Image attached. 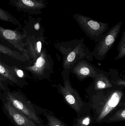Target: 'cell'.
<instances>
[{
	"label": "cell",
	"instance_id": "obj_11",
	"mask_svg": "<svg viewBox=\"0 0 125 126\" xmlns=\"http://www.w3.org/2000/svg\"><path fill=\"white\" fill-rule=\"evenodd\" d=\"M46 39L45 36H26L25 45L29 59V64L28 65H32L40 56L43 48L46 44Z\"/></svg>",
	"mask_w": 125,
	"mask_h": 126
},
{
	"label": "cell",
	"instance_id": "obj_24",
	"mask_svg": "<svg viewBox=\"0 0 125 126\" xmlns=\"http://www.w3.org/2000/svg\"><path fill=\"white\" fill-rule=\"evenodd\" d=\"M37 1H45V0H35Z\"/></svg>",
	"mask_w": 125,
	"mask_h": 126
},
{
	"label": "cell",
	"instance_id": "obj_17",
	"mask_svg": "<svg viewBox=\"0 0 125 126\" xmlns=\"http://www.w3.org/2000/svg\"><path fill=\"white\" fill-rule=\"evenodd\" d=\"M94 123L91 111H87L74 119L73 126H90Z\"/></svg>",
	"mask_w": 125,
	"mask_h": 126
},
{
	"label": "cell",
	"instance_id": "obj_1",
	"mask_svg": "<svg viewBox=\"0 0 125 126\" xmlns=\"http://www.w3.org/2000/svg\"><path fill=\"white\" fill-rule=\"evenodd\" d=\"M125 90L114 86L97 92H86L94 123H105L116 109L125 103Z\"/></svg>",
	"mask_w": 125,
	"mask_h": 126
},
{
	"label": "cell",
	"instance_id": "obj_6",
	"mask_svg": "<svg viewBox=\"0 0 125 126\" xmlns=\"http://www.w3.org/2000/svg\"><path fill=\"white\" fill-rule=\"evenodd\" d=\"M75 20L86 36L91 40L97 43L108 30V24L100 22L92 18L75 13L73 16Z\"/></svg>",
	"mask_w": 125,
	"mask_h": 126
},
{
	"label": "cell",
	"instance_id": "obj_3",
	"mask_svg": "<svg viewBox=\"0 0 125 126\" xmlns=\"http://www.w3.org/2000/svg\"><path fill=\"white\" fill-rule=\"evenodd\" d=\"M70 73L69 70L63 69L61 73L63 85L59 83L53 86L57 89L67 104L76 112L77 116H79L91 109L88 102L83 101L78 92L72 86L70 80Z\"/></svg>",
	"mask_w": 125,
	"mask_h": 126
},
{
	"label": "cell",
	"instance_id": "obj_5",
	"mask_svg": "<svg viewBox=\"0 0 125 126\" xmlns=\"http://www.w3.org/2000/svg\"><path fill=\"white\" fill-rule=\"evenodd\" d=\"M29 74L36 80H42L50 79L54 73V63L51 55L43 47L40 56L31 66L22 64Z\"/></svg>",
	"mask_w": 125,
	"mask_h": 126
},
{
	"label": "cell",
	"instance_id": "obj_15",
	"mask_svg": "<svg viewBox=\"0 0 125 126\" xmlns=\"http://www.w3.org/2000/svg\"><path fill=\"white\" fill-rule=\"evenodd\" d=\"M0 76L7 81L9 85L13 86L23 88L28 84L17 78L13 73L10 65L5 63L0 59Z\"/></svg>",
	"mask_w": 125,
	"mask_h": 126
},
{
	"label": "cell",
	"instance_id": "obj_22",
	"mask_svg": "<svg viewBox=\"0 0 125 126\" xmlns=\"http://www.w3.org/2000/svg\"><path fill=\"white\" fill-rule=\"evenodd\" d=\"M117 50L118 51V54L117 56L114 58V60H117L125 57V30H124L123 33Z\"/></svg>",
	"mask_w": 125,
	"mask_h": 126
},
{
	"label": "cell",
	"instance_id": "obj_10",
	"mask_svg": "<svg viewBox=\"0 0 125 126\" xmlns=\"http://www.w3.org/2000/svg\"><path fill=\"white\" fill-rule=\"evenodd\" d=\"M101 70L85 59L78 61L69 69L70 73H73L80 81L88 78L93 79Z\"/></svg>",
	"mask_w": 125,
	"mask_h": 126
},
{
	"label": "cell",
	"instance_id": "obj_8",
	"mask_svg": "<svg viewBox=\"0 0 125 126\" xmlns=\"http://www.w3.org/2000/svg\"><path fill=\"white\" fill-rule=\"evenodd\" d=\"M26 35L21 30L6 29L0 26V42L20 52L29 60L26 49L25 40Z\"/></svg>",
	"mask_w": 125,
	"mask_h": 126
},
{
	"label": "cell",
	"instance_id": "obj_7",
	"mask_svg": "<svg viewBox=\"0 0 125 126\" xmlns=\"http://www.w3.org/2000/svg\"><path fill=\"white\" fill-rule=\"evenodd\" d=\"M122 24L123 21H120L105 33L92 51L94 58L100 61L105 59L116 40Z\"/></svg>",
	"mask_w": 125,
	"mask_h": 126
},
{
	"label": "cell",
	"instance_id": "obj_21",
	"mask_svg": "<svg viewBox=\"0 0 125 126\" xmlns=\"http://www.w3.org/2000/svg\"><path fill=\"white\" fill-rule=\"evenodd\" d=\"M0 20L5 22L10 23L18 27V29L20 30L22 25L20 22L9 12L3 9L0 7Z\"/></svg>",
	"mask_w": 125,
	"mask_h": 126
},
{
	"label": "cell",
	"instance_id": "obj_13",
	"mask_svg": "<svg viewBox=\"0 0 125 126\" xmlns=\"http://www.w3.org/2000/svg\"><path fill=\"white\" fill-rule=\"evenodd\" d=\"M92 80L93 82L86 89V92H97L115 86L108 72L102 70Z\"/></svg>",
	"mask_w": 125,
	"mask_h": 126
},
{
	"label": "cell",
	"instance_id": "obj_23",
	"mask_svg": "<svg viewBox=\"0 0 125 126\" xmlns=\"http://www.w3.org/2000/svg\"><path fill=\"white\" fill-rule=\"evenodd\" d=\"M9 84L6 80L0 76V90L2 92H4L9 89Z\"/></svg>",
	"mask_w": 125,
	"mask_h": 126
},
{
	"label": "cell",
	"instance_id": "obj_4",
	"mask_svg": "<svg viewBox=\"0 0 125 126\" xmlns=\"http://www.w3.org/2000/svg\"><path fill=\"white\" fill-rule=\"evenodd\" d=\"M8 90L0 93V97L9 101L17 110L31 119L39 126H45L37 114L34 105L20 90Z\"/></svg>",
	"mask_w": 125,
	"mask_h": 126
},
{
	"label": "cell",
	"instance_id": "obj_19",
	"mask_svg": "<svg viewBox=\"0 0 125 126\" xmlns=\"http://www.w3.org/2000/svg\"><path fill=\"white\" fill-rule=\"evenodd\" d=\"M42 114L47 119V126H68L51 111L43 109Z\"/></svg>",
	"mask_w": 125,
	"mask_h": 126
},
{
	"label": "cell",
	"instance_id": "obj_2",
	"mask_svg": "<svg viewBox=\"0 0 125 126\" xmlns=\"http://www.w3.org/2000/svg\"><path fill=\"white\" fill-rule=\"evenodd\" d=\"M54 47L62 55L63 69L69 70L75 63L81 59L90 62L94 59L92 52L85 44L83 38L56 43Z\"/></svg>",
	"mask_w": 125,
	"mask_h": 126
},
{
	"label": "cell",
	"instance_id": "obj_25",
	"mask_svg": "<svg viewBox=\"0 0 125 126\" xmlns=\"http://www.w3.org/2000/svg\"><path fill=\"white\" fill-rule=\"evenodd\" d=\"M1 91L0 90V93H1Z\"/></svg>",
	"mask_w": 125,
	"mask_h": 126
},
{
	"label": "cell",
	"instance_id": "obj_20",
	"mask_svg": "<svg viewBox=\"0 0 125 126\" xmlns=\"http://www.w3.org/2000/svg\"><path fill=\"white\" fill-rule=\"evenodd\" d=\"M10 67L17 78L26 83L28 84L27 82V80L31 79V77L23 67L22 63H21L20 66L12 65L10 66Z\"/></svg>",
	"mask_w": 125,
	"mask_h": 126
},
{
	"label": "cell",
	"instance_id": "obj_12",
	"mask_svg": "<svg viewBox=\"0 0 125 126\" xmlns=\"http://www.w3.org/2000/svg\"><path fill=\"white\" fill-rule=\"evenodd\" d=\"M9 3L17 11L33 15H40L46 7L45 1L35 0H9Z\"/></svg>",
	"mask_w": 125,
	"mask_h": 126
},
{
	"label": "cell",
	"instance_id": "obj_9",
	"mask_svg": "<svg viewBox=\"0 0 125 126\" xmlns=\"http://www.w3.org/2000/svg\"><path fill=\"white\" fill-rule=\"evenodd\" d=\"M4 112L16 126H39L34 121L17 110L7 100L0 97Z\"/></svg>",
	"mask_w": 125,
	"mask_h": 126
},
{
	"label": "cell",
	"instance_id": "obj_18",
	"mask_svg": "<svg viewBox=\"0 0 125 126\" xmlns=\"http://www.w3.org/2000/svg\"><path fill=\"white\" fill-rule=\"evenodd\" d=\"M125 121V103L116 109L106 121L108 124Z\"/></svg>",
	"mask_w": 125,
	"mask_h": 126
},
{
	"label": "cell",
	"instance_id": "obj_16",
	"mask_svg": "<svg viewBox=\"0 0 125 126\" xmlns=\"http://www.w3.org/2000/svg\"><path fill=\"white\" fill-rule=\"evenodd\" d=\"M0 54L11 58L25 65H28L29 60L20 52L0 43Z\"/></svg>",
	"mask_w": 125,
	"mask_h": 126
},
{
	"label": "cell",
	"instance_id": "obj_14",
	"mask_svg": "<svg viewBox=\"0 0 125 126\" xmlns=\"http://www.w3.org/2000/svg\"><path fill=\"white\" fill-rule=\"evenodd\" d=\"M41 18L29 16L28 19L24 21V26L21 30L26 36L35 35L44 36V30L41 24Z\"/></svg>",
	"mask_w": 125,
	"mask_h": 126
}]
</instances>
